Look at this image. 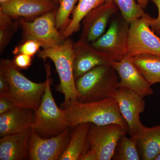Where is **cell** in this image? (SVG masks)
Listing matches in <instances>:
<instances>
[{
    "instance_id": "6",
    "label": "cell",
    "mask_w": 160,
    "mask_h": 160,
    "mask_svg": "<svg viewBox=\"0 0 160 160\" xmlns=\"http://www.w3.org/2000/svg\"><path fill=\"white\" fill-rule=\"evenodd\" d=\"M57 10L40 16L32 22L20 18L19 24L22 30L24 40H36L40 43L43 49L54 48L63 44L66 39L56 26Z\"/></svg>"
},
{
    "instance_id": "17",
    "label": "cell",
    "mask_w": 160,
    "mask_h": 160,
    "mask_svg": "<svg viewBox=\"0 0 160 160\" xmlns=\"http://www.w3.org/2000/svg\"><path fill=\"white\" fill-rule=\"evenodd\" d=\"M34 111L17 107L0 115V137L18 134L30 128Z\"/></svg>"
},
{
    "instance_id": "5",
    "label": "cell",
    "mask_w": 160,
    "mask_h": 160,
    "mask_svg": "<svg viewBox=\"0 0 160 160\" xmlns=\"http://www.w3.org/2000/svg\"><path fill=\"white\" fill-rule=\"evenodd\" d=\"M73 43L70 39L66 40L61 46L43 49L38 52V57L44 60L49 59L54 63L60 79L57 88L64 95L62 106L78 101V92L73 73L74 52Z\"/></svg>"
},
{
    "instance_id": "31",
    "label": "cell",
    "mask_w": 160,
    "mask_h": 160,
    "mask_svg": "<svg viewBox=\"0 0 160 160\" xmlns=\"http://www.w3.org/2000/svg\"><path fill=\"white\" fill-rule=\"evenodd\" d=\"M79 160H98L95 151L90 148L82 155Z\"/></svg>"
},
{
    "instance_id": "7",
    "label": "cell",
    "mask_w": 160,
    "mask_h": 160,
    "mask_svg": "<svg viewBox=\"0 0 160 160\" xmlns=\"http://www.w3.org/2000/svg\"><path fill=\"white\" fill-rule=\"evenodd\" d=\"M146 14L129 24L128 53L130 56L152 54L160 56V38L152 30Z\"/></svg>"
},
{
    "instance_id": "32",
    "label": "cell",
    "mask_w": 160,
    "mask_h": 160,
    "mask_svg": "<svg viewBox=\"0 0 160 160\" xmlns=\"http://www.w3.org/2000/svg\"><path fill=\"white\" fill-rule=\"evenodd\" d=\"M138 4L143 9H145L148 5L149 0H136Z\"/></svg>"
},
{
    "instance_id": "23",
    "label": "cell",
    "mask_w": 160,
    "mask_h": 160,
    "mask_svg": "<svg viewBox=\"0 0 160 160\" xmlns=\"http://www.w3.org/2000/svg\"><path fill=\"white\" fill-rule=\"evenodd\" d=\"M115 3L127 22L131 23L146 14L136 0H107Z\"/></svg>"
},
{
    "instance_id": "19",
    "label": "cell",
    "mask_w": 160,
    "mask_h": 160,
    "mask_svg": "<svg viewBox=\"0 0 160 160\" xmlns=\"http://www.w3.org/2000/svg\"><path fill=\"white\" fill-rule=\"evenodd\" d=\"M91 124L81 123L72 128L69 144L59 160H79L82 155L91 148L88 140Z\"/></svg>"
},
{
    "instance_id": "2",
    "label": "cell",
    "mask_w": 160,
    "mask_h": 160,
    "mask_svg": "<svg viewBox=\"0 0 160 160\" xmlns=\"http://www.w3.org/2000/svg\"><path fill=\"white\" fill-rule=\"evenodd\" d=\"M46 85L42 102L34 111L30 128L41 137H53L70 128L66 111L59 108L55 102L51 89L50 67L45 66Z\"/></svg>"
},
{
    "instance_id": "18",
    "label": "cell",
    "mask_w": 160,
    "mask_h": 160,
    "mask_svg": "<svg viewBox=\"0 0 160 160\" xmlns=\"http://www.w3.org/2000/svg\"><path fill=\"white\" fill-rule=\"evenodd\" d=\"M136 140L141 159L155 160L160 153V125H142L132 137Z\"/></svg>"
},
{
    "instance_id": "21",
    "label": "cell",
    "mask_w": 160,
    "mask_h": 160,
    "mask_svg": "<svg viewBox=\"0 0 160 160\" xmlns=\"http://www.w3.org/2000/svg\"><path fill=\"white\" fill-rule=\"evenodd\" d=\"M106 1V0H79L68 26L62 32L63 38L66 39L74 32L78 31L81 23L86 15Z\"/></svg>"
},
{
    "instance_id": "34",
    "label": "cell",
    "mask_w": 160,
    "mask_h": 160,
    "mask_svg": "<svg viewBox=\"0 0 160 160\" xmlns=\"http://www.w3.org/2000/svg\"><path fill=\"white\" fill-rule=\"evenodd\" d=\"M155 160H160V153L158 154V155L157 157Z\"/></svg>"
},
{
    "instance_id": "30",
    "label": "cell",
    "mask_w": 160,
    "mask_h": 160,
    "mask_svg": "<svg viewBox=\"0 0 160 160\" xmlns=\"http://www.w3.org/2000/svg\"><path fill=\"white\" fill-rule=\"evenodd\" d=\"M9 84L4 74L0 72V95L4 94L9 91Z\"/></svg>"
},
{
    "instance_id": "12",
    "label": "cell",
    "mask_w": 160,
    "mask_h": 160,
    "mask_svg": "<svg viewBox=\"0 0 160 160\" xmlns=\"http://www.w3.org/2000/svg\"><path fill=\"white\" fill-rule=\"evenodd\" d=\"M118 6L107 1L88 13L82 20L81 39L92 43L104 33L110 18L118 12Z\"/></svg>"
},
{
    "instance_id": "29",
    "label": "cell",
    "mask_w": 160,
    "mask_h": 160,
    "mask_svg": "<svg viewBox=\"0 0 160 160\" xmlns=\"http://www.w3.org/2000/svg\"><path fill=\"white\" fill-rule=\"evenodd\" d=\"M17 106L6 96L0 95V115L6 113Z\"/></svg>"
},
{
    "instance_id": "26",
    "label": "cell",
    "mask_w": 160,
    "mask_h": 160,
    "mask_svg": "<svg viewBox=\"0 0 160 160\" xmlns=\"http://www.w3.org/2000/svg\"><path fill=\"white\" fill-rule=\"evenodd\" d=\"M42 47L39 42L32 39L24 40V42L18 46L16 47L12 53L15 55L23 53L33 57L39 51Z\"/></svg>"
},
{
    "instance_id": "15",
    "label": "cell",
    "mask_w": 160,
    "mask_h": 160,
    "mask_svg": "<svg viewBox=\"0 0 160 160\" xmlns=\"http://www.w3.org/2000/svg\"><path fill=\"white\" fill-rule=\"evenodd\" d=\"M58 4L53 0H9L1 4L0 11L13 19H35L58 9Z\"/></svg>"
},
{
    "instance_id": "25",
    "label": "cell",
    "mask_w": 160,
    "mask_h": 160,
    "mask_svg": "<svg viewBox=\"0 0 160 160\" xmlns=\"http://www.w3.org/2000/svg\"><path fill=\"white\" fill-rule=\"evenodd\" d=\"M79 0H59V6L55 16L57 28L62 33L68 26L70 19L69 16L74 10L76 3Z\"/></svg>"
},
{
    "instance_id": "4",
    "label": "cell",
    "mask_w": 160,
    "mask_h": 160,
    "mask_svg": "<svg viewBox=\"0 0 160 160\" xmlns=\"http://www.w3.org/2000/svg\"><path fill=\"white\" fill-rule=\"evenodd\" d=\"M119 78L111 65L98 66L75 80L78 101L98 102L113 98Z\"/></svg>"
},
{
    "instance_id": "20",
    "label": "cell",
    "mask_w": 160,
    "mask_h": 160,
    "mask_svg": "<svg viewBox=\"0 0 160 160\" xmlns=\"http://www.w3.org/2000/svg\"><path fill=\"white\" fill-rule=\"evenodd\" d=\"M131 58L132 62L149 85L152 86L160 83V56L142 54Z\"/></svg>"
},
{
    "instance_id": "9",
    "label": "cell",
    "mask_w": 160,
    "mask_h": 160,
    "mask_svg": "<svg viewBox=\"0 0 160 160\" xmlns=\"http://www.w3.org/2000/svg\"><path fill=\"white\" fill-rule=\"evenodd\" d=\"M128 132L117 124L98 126L91 124L88 133L90 147L98 160H110L114 155L121 138Z\"/></svg>"
},
{
    "instance_id": "13",
    "label": "cell",
    "mask_w": 160,
    "mask_h": 160,
    "mask_svg": "<svg viewBox=\"0 0 160 160\" xmlns=\"http://www.w3.org/2000/svg\"><path fill=\"white\" fill-rule=\"evenodd\" d=\"M73 73L75 80L92 69L102 65H111L113 60L95 49L91 43L80 39L73 43Z\"/></svg>"
},
{
    "instance_id": "33",
    "label": "cell",
    "mask_w": 160,
    "mask_h": 160,
    "mask_svg": "<svg viewBox=\"0 0 160 160\" xmlns=\"http://www.w3.org/2000/svg\"><path fill=\"white\" fill-rule=\"evenodd\" d=\"M8 1H9V0H0V4H2V3Z\"/></svg>"
},
{
    "instance_id": "24",
    "label": "cell",
    "mask_w": 160,
    "mask_h": 160,
    "mask_svg": "<svg viewBox=\"0 0 160 160\" xmlns=\"http://www.w3.org/2000/svg\"><path fill=\"white\" fill-rule=\"evenodd\" d=\"M0 11V53L2 54L17 30L19 22Z\"/></svg>"
},
{
    "instance_id": "11",
    "label": "cell",
    "mask_w": 160,
    "mask_h": 160,
    "mask_svg": "<svg viewBox=\"0 0 160 160\" xmlns=\"http://www.w3.org/2000/svg\"><path fill=\"white\" fill-rule=\"evenodd\" d=\"M113 98L117 102L121 114L128 125L129 135L132 138L142 126L140 115L145 110L144 97L125 87H118Z\"/></svg>"
},
{
    "instance_id": "35",
    "label": "cell",
    "mask_w": 160,
    "mask_h": 160,
    "mask_svg": "<svg viewBox=\"0 0 160 160\" xmlns=\"http://www.w3.org/2000/svg\"><path fill=\"white\" fill-rule=\"evenodd\" d=\"M55 2H57L59 3V0H53Z\"/></svg>"
},
{
    "instance_id": "28",
    "label": "cell",
    "mask_w": 160,
    "mask_h": 160,
    "mask_svg": "<svg viewBox=\"0 0 160 160\" xmlns=\"http://www.w3.org/2000/svg\"><path fill=\"white\" fill-rule=\"evenodd\" d=\"M157 7L158 16L154 18L151 17L149 21L150 28L158 36L160 37V0H150Z\"/></svg>"
},
{
    "instance_id": "10",
    "label": "cell",
    "mask_w": 160,
    "mask_h": 160,
    "mask_svg": "<svg viewBox=\"0 0 160 160\" xmlns=\"http://www.w3.org/2000/svg\"><path fill=\"white\" fill-rule=\"evenodd\" d=\"M29 141V159L59 160L70 138L69 129L53 137H41L32 130Z\"/></svg>"
},
{
    "instance_id": "22",
    "label": "cell",
    "mask_w": 160,
    "mask_h": 160,
    "mask_svg": "<svg viewBox=\"0 0 160 160\" xmlns=\"http://www.w3.org/2000/svg\"><path fill=\"white\" fill-rule=\"evenodd\" d=\"M112 159H141L136 140L132 138H127L126 135H123L119 141Z\"/></svg>"
},
{
    "instance_id": "1",
    "label": "cell",
    "mask_w": 160,
    "mask_h": 160,
    "mask_svg": "<svg viewBox=\"0 0 160 160\" xmlns=\"http://www.w3.org/2000/svg\"><path fill=\"white\" fill-rule=\"evenodd\" d=\"M66 111L70 128L83 123L98 126L117 124L129 131L128 125L121 114L116 100L109 98L98 102H72L62 106Z\"/></svg>"
},
{
    "instance_id": "27",
    "label": "cell",
    "mask_w": 160,
    "mask_h": 160,
    "mask_svg": "<svg viewBox=\"0 0 160 160\" xmlns=\"http://www.w3.org/2000/svg\"><path fill=\"white\" fill-rule=\"evenodd\" d=\"M32 58L33 57L31 56L20 53L15 55L12 61L15 66L19 70H22L27 69L31 66Z\"/></svg>"
},
{
    "instance_id": "8",
    "label": "cell",
    "mask_w": 160,
    "mask_h": 160,
    "mask_svg": "<svg viewBox=\"0 0 160 160\" xmlns=\"http://www.w3.org/2000/svg\"><path fill=\"white\" fill-rule=\"evenodd\" d=\"M129 24L121 15L111 22L107 31L91 43L95 49L119 61L128 53Z\"/></svg>"
},
{
    "instance_id": "16",
    "label": "cell",
    "mask_w": 160,
    "mask_h": 160,
    "mask_svg": "<svg viewBox=\"0 0 160 160\" xmlns=\"http://www.w3.org/2000/svg\"><path fill=\"white\" fill-rule=\"evenodd\" d=\"M30 128L18 134L9 135L0 139V160L29 159Z\"/></svg>"
},
{
    "instance_id": "14",
    "label": "cell",
    "mask_w": 160,
    "mask_h": 160,
    "mask_svg": "<svg viewBox=\"0 0 160 160\" xmlns=\"http://www.w3.org/2000/svg\"><path fill=\"white\" fill-rule=\"evenodd\" d=\"M111 65L119 78L118 87L130 89L144 98L153 94L151 85L140 73L129 54L119 61H113Z\"/></svg>"
},
{
    "instance_id": "3",
    "label": "cell",
    "mask_w": 160,
    "mask_h": 160,
    "mask_svg": "<svg viewBox=\"0 0 160 160\" xmlns=\"http://www.w3.org/2000/svg\"><path fill=\"white\" fill-rule=\"evenodd\" d=\"M0 72L6 76L10 86L8 92L0 95L6 96L17 107L35 111L42 102L46 81L42 83L32 82L20 72L12 60L2 59Z\"/></svg>"
}]
</instances>
